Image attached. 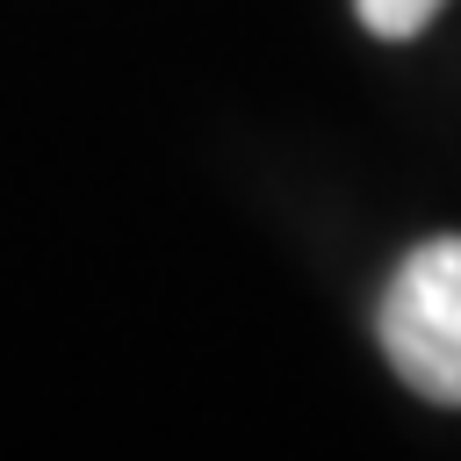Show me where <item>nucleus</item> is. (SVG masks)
<instances>
[{"label":"nucleus","instance_id":"f257e3e1","mask_svg":"<svg viewBox=\"0 0 461 461\" xmlns=\"http://www.w3.org/2000/svg\"><path fill=\"white\" fill-rule=\"evenodd\" d=\"M375 339L425 403L461 411V238H425L403 252L382 288Z\"/></svg>","mask_w":461,"mask_h":461},{"label":"nucleus","instance_id":"f03ea898","mask_svg":"<svg viewBox=\"0 0 461 461\" xmlns=\"http://www.w3.org/2000/svg\"><path fill=\"white\" fill-rule=\"evenodd\" d=\"M439 7H447V0H353L360 29H367V36H382V43H403V36L432 29V14H439Z\"/></svg>","mask_w":461,"mask_h":461}]
</instances>
